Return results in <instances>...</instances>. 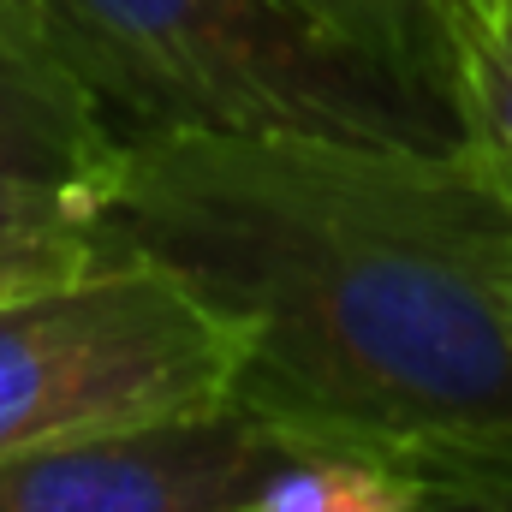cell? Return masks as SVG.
I'll return each instance as SVG.
<instances>
[{
	"mask_svg": "<svg viewBox=\"0 0 512 512\" xmlns=\"http://www.w3.org/2000/svg\"><path fill=\"white\" fill-rule=\"evenodd\" d=\"M441 24L459 149L512 203V0H441Z\"/></svg>",
	"mask_w": 512,
	"mask_h": 512,
	"instance_id": "8992f818",
	"label": "cell"
},
{
	"mask_svg": "<svg viewBox=\"0 0 512 512\" xmlns=\"http://www.w3.org/2000/svg\"><path fill=\"white\" fill-rule=\"evenodd\" d=\"M131 131L60 60L24 0H0V292L84 268Z\"/></svg>",
	"mask_w": 512,
	"mask_h": 512,
	"instance_id": "277c9868",
	"label": "cell"
},
{
	"mask_svg": "<svg viewBox=\"0 0 512 512\" xmlns=\"http://www.w3.org/2000/svg\"><path fill=\"white\" fill-rule=\"evenodd\" d=\"M251 340L173 268L108 251L0 292V459L239 405Z\"/></svg>",
	"mask_w": 512,
	"mask_h": 512,
	"instance_id": "3957f363",
	"label": "cell"
},
{
	"mask_svg": "<svg viewBox=\"0 0 512 512\" xmlns=\"http://www.w3.org/2000/svg\"><path fill=\"white\" fill-rule=\"evenodd\" d=\"M102 251L251 340L239 405L423 501L512 489V203L465 149L137 131Z\"/></svg>",
	"mask_w": 512,
	"mask_h": 512,
	"instance_id": "6da1fadb",
	"label": "cell"
},
{
	"mask_svg": "<svg viewBox=\"0 0 512 512\" xmlns=\"http://www.w3.org/2000/svg\"><path fill=\"white\" fill-rule=\"evenodd\" d=\"M251 512H262V507H251Z\"/></svg>",
	"mask_w": 512,
	"mask_h": 512,
	"instance_id": "ba28073f",
	"label": "cell"
},
{
	"mask_svg": "<svg viewBox=\"0 0 512 512\" xmlns=\"http://www.w3.org/2000/svg\"><path fill=\"white\" fill-rule=\"evenodd\" d=\"M245 405L84 435L0 459V512H251L274 471L304 459Z\"/></svg>",
	"mask_w": 512,
	"mask_h": 512,
	"instance_id": "5b68a950",
	"label": "cell"
},
{
	"mask_svg": "<svg viewBox=\"0 0 512 512\" xmlns=\"http://www.w3.org/2000/svg\"><path fill=\"white\" fill-rule=\"evenodd\" d=\"M286 6H298L304 18H316L340 42L370 54L382 72L411 84L417 96H429L453 120V108H447V24H441V0H286Z\"/></svg>",
	"mask_w": 512,
	"mask_h": 512,
	"instance_id": "52a82bcc",
	"label": "cell"
},
{
	"mask_svg": "<svg viewBox=\"0 0 512 512\" xmlns=\"http://www.w3.org/2000/svg\"><path fill=\"white\" fill-rule=\"evenodd\" d=\"M60 60L137 131L459 149L453 120L286 0H24Z\"/></svg>",
	"mask_w": 512,
	"mask_h": 512,
	"instance_id": "7a4b0ae2",
	"label": "cell"
}]
</instances>
